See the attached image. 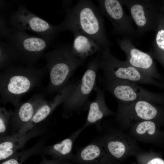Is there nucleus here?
<instances>
[{"label": "nucleus", "instance_id": "4", "mask_svg": "<svg viewBox=\"0 0 164 164\" xmlns=\"http://www.w3.org/2000/svg\"><path fill=\"white\" fill-rule=\"evenodd\" d=\"M100 69L103 71L104 79L122 80L151 85L164 89V82L152 78L128 63L119 60L111 53L109 48L97 52Z\"/></svg>", "mask_w": 164, "mask_h": 164}, {"label": "nucleus", "instance_id": "29", "mask_svg": "<svg viewBox=\"0 0 164 164\" xmlns=\"http://www.w3.org/2000/svg\"><path fill=\"white\" fill-rule=\"evenodd\" d=\"M42 160L39 164H64L68 161L66 160L61 159L49 160L44 156L42 157Z\"/></svg>", "mask_w": 164, "mask_h": 164}, {"label": "nucleus", "instance_id": "23", "mask_svg": "<svg viewBox=\"0 0 164 164\" xmlns=\"http://www.w3.org/2000/svg\"><path fill=\"white\" fill-rule=\"evenodd\" d=\"M42 149L39 142L29 148L18 152L11 157L0 162V164H22L29 157L34 155H40Z\"/></svg>", "mask_w": 164, "mask_h": 164}, {"label": "nucleus", "instance_id": "19", "mask_svg": "<svg viewBox=\"0 0 164 164\" xmlns=\"http://www.w3.org/2000/svg\"><path fill=\"white\" fill-rule=\"evenodd\" d=\"M93 90L96 95L94 100L89 102L86 120L82 127L84 129L91 125L98 124L104 117L115 114L107 105L103 90L96 85Z\"/></svg>", "mask_w": 164, "mask_h": 164}, {"label": "nucleus", "instance_id": "22", "mask_svg": "<svg viewBox=\"0 0 164 164\" xmlns=\"http://www.w3.org/2000/svg\"><path fill=\"white\" fill-rule=\"evenodd\" d=\"M155 38L149 52L164 69V14L161 12L160 19Z\"/></svg>", "mask_w": 164, "mask_h": 164}, {"label": "nucleus", "instance_id": "32", "mask_svg": "<svg viewBox=\"0 0 164 164\" xmlns=\"http://www.w3.org/2000/svg\"><path fill=\"white\" fill-rule=\"evenodd\" d=\"M64 164H71V163L68 162V161L66 162Z\"/></svg>", "mask_w": 164, "mask_h": 164}, {"label": "nucleus", "instance_id": "20", "mask_svg": "<svg viewBox=\"0 0 164 164\" xmlns=\"http://www.w3.org/2000/svg\"><path fill=\"white\" fill-rule=\"evenodd\" d=\"M84 129L82 127L74 132L68 137L53 145L46 147L43 154L51 156L53 159H61L71 161L74 154L72 153L73 143Z\"/></svg>", "mask_w": 164, "mask_h": 164}, {"label": "nucleus", "instance_id": "33", "mask_svg": "<svg viewBox=\"0 0 164 164\" xmlns=\"http://www.w3.org/2000/svg\"></svg>", "mask_w": 164, "mask_h": 164}, {"label": "nucleus", "instance_id": "12", "mask_svg": "<svg viewBox=\"0 0 164 164\" xmlns=\"http://www.w3.org/2000/svg\"><path fill=\"white\" fill-rule=\"evenodd\" d=\"M99 138L108 154L115 160L135 155L141 150L137 141L126 131L117 127L106 128Z\"/></svg>", "mask_w": 164, "mask_h": 164}, {"label": "nucleus", "instance_id": "30", "mask_svg": "<svg viewBox=\"0 0 164 164\" xmlns=\"http://www.w3.org/2000/svg\"><path fill=\"white\" fill-rule=\"evenodd\" d=\"M71 2V1L69 0H63L62 1V4L63 6L67 7L70 5V2Z\"/></svg>", "mask_w": 164, "mask_h": 164}, {"label": "nucleus", "instance_id": "8", "mask_svg": "<svg viewBox=\"0 0 164 164\" xmlns=\"http://www.w3.org/2000/svg\"><path fill=\"white\" fill-rule=\"evenodd\" d=\"M129 10L138 37L150 31L156 32L160 21L161 1L121 0Z\"/></svg>", "mask_w": 164, "mask_h": 164}, {"label": "nucleus", "instance_id": "18", "mask_svg": "<svg viewBox=\"0 0 164 164\" xmlns=\"http://www.w3.org/2000/svg\"><path fill=\"white\" fill-rule=\"evenodd\" d=\"M160 127L153 121H141L135 123L126 132L136 141L162 147L164 145V131L161 130Z\"/></svg>", "mask_w": 164, "mask_h": 164}, {"label": "nucleus", "instance_id": "9", "mask_svg": "<svg viewBox=\"0 0 164 164\" xmlns=\"http://www.w3.org/2000/svg\"><path fill=\"white\" fill-rule=\"evenodd\" d=\"M103 80L105 89L117 101L130 102L146 101L164 106V92L156 93L149 91L135 82Z\"/></svg>", "mask_w": 164, "mask_h": 164}, {"label": "nucleus", "instance_id": "16", "mask_svg": "<svg viewBox=\"0 0 164 164\" xmlns=\"http://www.w3.org/2000/svg\"><path fill=\"white\" fill-rule=\"evenodd\" d=\"M46 100L40 94L35 95L27 101L20 102L16 106L10 120L9 130L12 134L18 132L32 119Z\"/></svg>", "mask_w": 164, "mask_h": 164}, {"label": "nucleus", "instance_id": "6", "mask_svg": "<svg viewBox=\"0 0 164 164\" xmlns=\"http://www.w3.org/2000/svg\"><path fill=\"white\" fill-rule=\"evenodd\" d=\"M5 38L16 51L18 61L33 66L41 57L54 40L30 35L25 31L9 28Z\"/></svg>", "mask_w": 164, "mask_h": 164}, {"label": "nucleus", "instance_id": "24", "mask_svg": "<svg viewBox=\"0 0 164 164\" xmlns=\"http://www.w3.org/2000/svg\"><path fill=\"white\" fill-rule=\"evenodd\" d=\"M18 61L17 53L13 47L8 43L0 41V70H2L12 65L15 61Z\"/></svg>", "mask_w": 164, "mask_h": 164}, {"label": "nucleus", "instance_id": "1", "mask_svg": "<svg viewBox=\"0 0 164 164\" xmlns=\"http://www.w3.org/2000/svg\"><path fill=\"white\" fill-rule=\"evenodd\" d=\"M66 12L64 20L59 25L60 32H77L97 43L102 49L109 48L111 43L106 35L104 19L92 1L79 0Z\"/></svg>", "mask_w": 164, "mask_h": 164}, {"label": "nucleus", "instance_id": "21", "mask_svg": "<svg viewBox=\"0 0 164 164\" xmlns=\"http://www.w3.org/2000/svg\"><path fill=\"white\" fill-rule=\"evenodd\" d=\"M74 39L72 51L78 58L84 60L102 48L97 43L88 37L77 32H73Z\"/></svg>", "mask_w": 164, "mask_h": 164}, {"label": "nucleus", "instance_id": "25", "mask_svg": "<svg viewBox=\"0 0 164 164\" xmlns=\"http://www.w3.org/2000/svg\"><path fill=\"white\" fill-rule=\"evenodd\" d=\"M135 155L139 161L143 162L144 164H164V159L160 154L152 150L144 152L141 149Z\"/></svg>", "mask_w": 164, "mask_h": 164}, {"label": "nucleus", "instance_id": "7", "mask_svg": "<svg viewBox=\"0 0 164 164\" xmlns=\"http://www.w3.org/2000/svg\"><path fill=\"white\" fill-rule=\"evenodd\" d=\"M100 69L98 57L88 63L81 79L69 97L63 104L62 116L69 118L74 113L80 114L88 108L89 97L96 85L97 71Z\"/></svg>", "mask_w": 164, "mask_h": 164}, {"label": "nucleus", "instance_id": "31", "mask_svg": "<svg viewBox=\"0 0 164 164\" xmlns=\"http://www.w3.org/2000/svg\"><path fill=\"white\" fill-rule=\"evenodd\" d=\"M161 12L163 13L164 14V0L162 1L161 8Z\"/></svg>", "mask_w": 164, "mask_h": 164}, {"label": "nucleus", "instance_id": "13", "mask_svg": "<svg viewBox=\"0 0 164 164\" xmlns=\"http://www.w3.org/2000/svg\"><path fill=\"white\" fill-rule=\"evenodd\" d=\"M117 42L125 54V61L149 77L164 82V78L159 72L149 52L146 53L137 49L131 41L126 39L118 38Z\"/></svg>", "mask_w": 164, "mask_h": 164}, {"label": "nucleus", "instance_id": "17", "mask_svg": "<svg viewBox=\"0 0 164 164\" xmlns=\"http://www.w3.org/2000/svg\"><path fill=\"white\" fill-rule=\"evenodd\" d=\"M99 138L77 151L71 162L79 164H118Z\"/></svg>", "mask_w": 164, "mask_h": 164}, {"label": "nucleus", "instance_id": "11", "mask_svg": "<svg viewBox=\"0 0 164 164\" xmlns=\"http://www.w3.org/2000/svg\"><path fill=\"white\" fill-rule=\"evenodd\" d=\"M8 23L12 27L29 30L40 36L54 40L59 33V25H53L32 13L22 4L11 15Z\"/></svg>", "mask_w": 164, "mask_h": 164}, {"label": "nucleus", "instance_id": "5", "mask_svg": "<svg viewBox=\"0 0 164 164\" xmlns=\"http://www.w3.org/2000/svg\"><path fill=\"white\" fill-rule=\"evenodd\" d=\"M118 102L115 114L117 127L125 131L138 122L152 121L160 127L164 124V106L146 101Z\"/></svg>", "mask_w": 164, "mask_h": 164}, {"label": "nucleus", "instance_id": "15", "mask_svg": "<svg viewBox=\"0 0 164 164\" xmlns=\"http://www.w3.org/2000/svg\"><path fill=\"white\" fill-rule=\"evenodd\" d=\"M46 129L45 126L38 125L26 133L18 132L0 137V162L11 157L30 139L44 133Z\"/></svg>", "mask_w": 164, "mask_h": 164}, {"label": "nucleus", "instance_id": "10", "mask_svg": "<svg viewBox=\"0 0 164 164\" xmlns=\"http://www.w3.org/2000/svg\"><path fill=\"white\" fill-rule=\"evenodd\" d=\"M99 11L111 22L114 33L133 43L137 38L136 29L134 27L133 20L125 13L120 0H99Z\"/></svg>", "mask_w": 164, "mask_h": 164}, {"label": "nucleus", "instance_id": "26", "mask_svg": "<svg viewBox=\"0 0 164 164\" xmlns=\"http://www.w3.org/2000/svg\"><path fill=\"white\" fill-rule=\"evenodd\" d=\"M13 111L4 107L0 108V137L9 135L10 120Z\"/></svg>", "mask_w": 164, "mask_h": 164}, {"label": "nucleus", "instance_id": "3", "mask_svg": "<svg viewBox=\"0 0 164 164\" xmlns=\"http://www.w3.org/2000/svg\"><path fill=\"white\" fill-rule=\"evenodd\" d=\"M42 57L46 60L49 74L46 92L50 94L58 92L67 85L76 70L84 63L74 54L71 46L68 44L59 45L44 54Z\"/></svg>", "mask_w": 164, "mask_h": 164}, {"label": "nucleus", "instance_id": "14", "mask_svg": "<svg viewBox=\"0 0 164 164\" xmlns=\"http://www.w3.org/2000/svg\"><path fill=\"white\" fill-rule=\"evenodd\" d=\"M79 82L74 80L70 81L64 88L57 92L50 101L46 100L36 112L31 120L24 125L18 132L25 133L37 125L50 116L59 105L69 97Z\"/></svg>", "mask_w": 164, "mask_h": 164}, {"label": "nucleus", "instance_id": "2", "mask_svg": "<svg viewBox=\"0 0 164 164\" xmlns=\"http://www.w3.org/2000/svg\"><path fill=\"white\" fill-rule=\"evenodd\" d=\"M46 70V66L37 68L12 65L1 70L0 92L3 104L17 106L24 95L40 84Z\"/></svg>", "mask_w": 164, "mask_h": 164}, {"label": "nucleus", "instance_id": "27", "mask_svg": "<svg viewBox=\"0 0 164 164\" xmlns=\"http://www.w3.org/2000/svg\"><path fill=\"white\" fill-rule=\"evenodd\" d=\"M0 16L4 18V16L8 13H9L11 9V4L4 0H0Z\"/></svg>", "mask_w": 164, "mask_h": 164}, {"label": "nucleus", "instance_id": "28", "mask_svg": "<svg viewBox=\"0 0 164 164\" xmlns=\"http://www.w3.org/2000/svg\"><path fill=\"white\" fill-rule=\"evenodd\" d=\"M6 20L4 18L0 16V37L5 38L9 27L7 25Z\"/></svg>", "mask_w": 164, "mask_h": 164}]
</instances>
